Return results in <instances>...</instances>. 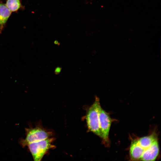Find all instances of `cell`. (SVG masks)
Here are the masks:
<instances>
[{
  "label": "cell",
  "instance_id": "obj_1",
  "mask_svg": "<svg viewBox=\"0 0 161 161\" xmlns=\"http://www.w3.org/2000/svg\"><path fill=\"white\" fill-rule=\"evenodd\" d=\"M100 107L99 99L96 96L94 102L87 112L86 118L89 130L102 138L99 119V109Z\"/></svg>",
  "mask_w": 161,
  "mask_h": 161
},
{
  "label": "cell",
  "instance_id": "obj_2",
  "mask_svg": "<svg viewBox=\"0 0 161 161\" xmlns=\"http://www.w3.org/2000/svg\"><path fill=\"white\" fill-rule=\"evenodd\" d=\"M52 141V139L48 138L45 140L30 143L27 145L34 161L41 160L47 151L51 148Z\"/></svg>",
  "mask_w": 161,
  "mask_h": 161
},
{
  "label": "cell",
  "instance_id": "obj_3",
  "mask_svg": "<svg viewBox=\"0 0 161 161\" xmlns=\"http://www.w3.org/2000/svg\"><path fill=\"white\" fill-rule=\"evenodd\" d=\"M26 136L21 142L23 146H27L30 143L45 140L48 138L49 134L39 128H35L26 130Z\"/></svg>",
  "mask_w": 161,
  "mask_h": 161
},
{
  "label": "cell",
  "instance_id": "obj_4",
  "mask_svg": "<svg viewBox=\"0 0 161 161\" xmlns=\"http://www.w3.org/2000/svg\"><path fill=\"white\" fill-rule=\"evenodd\" d=\"M99 119L100 129L102 135V139L104 142L108 144L109 142V135L112 120L109 114L101 107L99 109Z\"/></svg>",
  "mask_w": 161,
  "mask_h": 161
},
{
  "label": "cell",
  "instance_id": "obj_5",
  "mask_svg": "<svg viewBox=\"0 0 161 161\" xmlns=\"http://www.w3.org/2000/svg\"><path fill=\"white\" fill-rule=\"evenodd\" d=\"M159 152V144L157 139L144 151L141 160L143 161H154Z\"/></svg>",
  "mask_w": 161,
  "mask_h": 161
},
{
  "label": "cell",
  "instance_id": "obj_6",
  "mask_svg": "<svg viewBox=\"0 0 161 161\" xmlns=\"http://www.w3.org/2000/svg\"><path fill=\"white\" fill-rule=\"evenodd\" d=\"M145 149L138 143L137 139L131 142L130 148V155L132 160H138L141 159Z\"/></svg>",
  "mask_w": 161,
  "mask_h": 161
},
{
  "label": "cell",
  "instance_id": "obj_7",
  "mask_svg": "<svg viewBox=\"0 0 161 161\" xmlns=\"http://www.w3.org/2000/svg\"><path fill=\"white\" fill-rule=\"evenodd\" d=\"M11 12L9 10L6 4L0 3V31L3 30L6 23L10 17Z\"/></svg>",
  "mask_w": 161,
  "mask_h": 161
},
{
  "label": "cell",
  "instance_id": "obj_8",
  "mask_svg": "<svg viewBox=\"0 0 161 161\" xmlns=\"http://www.w3.org/2000/svg\"><path fill=\"white\" fill-rule=\"evenodd\" d=\"M157 139L156 135L154 133L149 136L141 137L137 139V141L140 145L145 150Z\"/></svg>",
  "mask_w": 161,
  "mask_h": 161
},
{
  "label": "cell",
  "instance_id": "obj_9",
  "mask_svg": "<svg viewBox=\"0 0 161 161\" xmlns=\"http://www.w3.org/2000/svg\"><path fill=\"white\" fill-rule=\"evenodd\" d=\"M5 4L11 12L18 11L22 7L21 0H6Z\"/></svg>",
  "mask_w": 161,
  "mask_h": 161
},
{
  "label": "cell",
  "instance_id": "obj_10",
  "mask_svg": "<svg viewBox=\"0 0 161 161\" xmlns=\"http://www.w3.org/2000/svg\"><path fill=\"white\" fill-rule=\"evenodd\" d=\"M62 69V68L58 66L56 67L54 73L55 74L58 75L61 72Z\"/></svg>",
  "mask_w": 161,
  "mask_h": 161
},
{
  "label": "cell",
  "instance_id": "obj_11",
  "mask_svg": "<svg viewBox=\"0 0 161 161\" xmlns=\"http://www.w3.org/2000/svg\"><path fill=\"white\" fill-rule=\"evenodd\" d=\"M55 44H57L58 45H59L60 44L58 43V41H55L54 42Z\"/></svg>",
  "mask_w": 161,
  "mask_h": 161
}]
</instances>
